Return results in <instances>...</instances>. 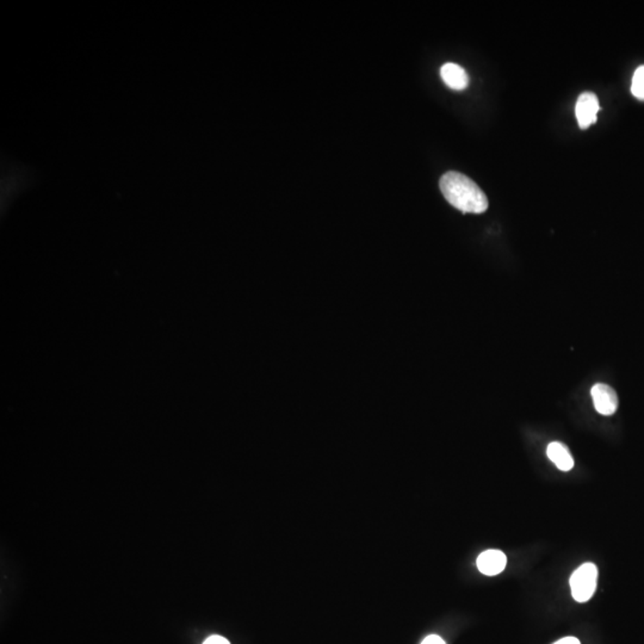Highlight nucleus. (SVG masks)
<instances>
[{
	"label": "nucleus",
	"instance_id": "nucleus-1",
	"mask_svg": "<svg viewBox=\"0 0 644 644\" xmlns=\"http://www.w3.org/2000/svg\"><path fill=\"white\" fill-rule=\"evenodd\" d=\"M440 187L445 199L461 212L482 214L488 209L486 194L474 180L462 173H445L440 178Z\"/></svg>",
	"mask_w": 644,
	"mask_h": 644
},
{
	"label": "nucleus",
	"instance_id": "nucleus-2",
	"mask_svg": "<svg viewBox=\"0 0 644 644\" xmlns=\"http://www.w3.org/2000/svg\"><path fill=\"white\" fill-rule=\"evenodd\" d=\"M597 581V566L591 562L582 564L571 576V596L578 603L588 601L593 597Z\"/></svg>",
	"mask_w": 644,
	"mask_h": 644
},
{
	"label": "nucleus",
	"instance_id": "nucleus-3",
	"mask_svg": "<svg viewBox=\"0 0 644 644\" xmlns=\"http://www.w3.org/2000/svg\"><path fill=\"white\" fill-rule=\"evenodd\" d=\"M601 110L599 100L597 95L592 92H583L578 95L576 102V118H578V127L581 129H587L597 122V115Z\"/></svg>",
	"mask_w": 644,
	"mask_h": 644
},
{
	"label": "nucleus",
	"instance_id": "nucleus-4",
	"mask_svg": "<svg viewBox=\"0 0 644 644\" xmlns=\"http://www.w3.org/2000/svg\"><path fill=\"white\" fill-rule=\"evenodd\" d=\"M591 394L594 407L601 415H612L618 408V396L610 385L598 383L592 388Z\"/></svg>",
	"mask_w": 644,
	"mask_h": 644
},
{
	"label": "nucleus",
	"instance_id": "nucleus-5",
	"mask_svg": "<svg viewBox=\"0 0 644 644\" xmlns=\"http://www.w3.org/2000/svg\"><path fill=\"white\" fill-rule=\"evenodd\" d=\"M476 564L482 574L494 576L504 571L507 566V557L500 550H487L477 557Z\"/></svg>",
	"mask_w": 644,
	"mask_h": 644
},
{
	"label": "nucleus",
	"instance_id": "nucleus-6",
	"mask_svg": "<svg viewBox=\"0 0 644 644\" xmlns=\"http://www.w3.org/2000/svg\"><path fill=\"white\" fill-rule=\"evenodd\" d=\"M440 77L455 91H462L468 88V74L457 63H447L443 65L440 68Z\"/></svg>",
	"mask_w": 644,
	"mask_h": 644
},
{
	"label": "nucleus",
	"instance_id": "nucleus-7",
	"mask_svg": "<svg viewBox=\"0 0 644 644\" xmlns=\"http://www.w3.org/2000/svg\"><path fill=\"white\" fill-rule=\"evenodd\" d=\"M546 454L550 461L556 465L562 472H569L574 468V458L571 456L568 447L560 442L550 443L546 449Z\"/></svg>",
	"mask_w": 644,
	"mask_h": 644
},
{
	"label": "nucleus",
	"instance_id": "nucleus-8",
	"mask_svg": "<svg viewBox=\"0 0 644 644\" xmlns=\"http://www.w3.org/2000/svg\"><path fill=\"white\" fill-rule=\"evenodd\" d=\"M631 92L636 98L644 100V66L638 67L633 74Z\"/></svg>",
	"mask_w": 644,
	"mask_h": 644
},
{
	"label": "nucleus",
	"instance_id": "nucleus-9",
	"mask_svg": "<svg viewBox=\"0 0 644 644\" xmlns=\"http://www.w3.org/2000/svg\"><path fill=\"white\" fill-rule=\"evenodd\" d=\"M203 644H231L228 642V640H226L224 637L217 636V635H214V636H210L209 638L204 640V643Z\"/></svg>",
	"mask_w": 644,
	"mask_h": 644
},
{
	"label": "nucleus",
	"instance_id": "nucleus-10",
	"mask_svg": "<svg viewBox=\"0 0 644 644\" xmlns=\"http://www.w3.org/2000/svg\"><path fill=\"white\" fill-rule=\"evenodd\" d=\"M421 644H447L444 642L443 638L440 636H437V635H430V636L426 637L424 640H422V643Z\"/></svg>",
	"mask_w": 644,
	"mask_h": 644
},
{
	"label": "nucleus",
	"instance_id": "nucleus-11",
	"mask_svg": "<svg viewBox=\"0 0 644 644\" xmlns=\"http://www.w3.org/2000/svg\"><path fill=\"white\" fill-rule=\"evenodd\" d=\"M554 644H581L580 643V640L578 638H575V637H564V638H561V640H557Z\"/></svg>",
	"mask_w": 644,
	"mask_h": 644
}]
</instances>
